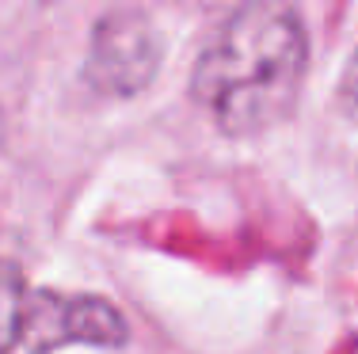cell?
<instances>
[{"mask_svg":"<svg viewBox=\"0 0 358 354\" xmlns=\"http://www.w3.org/2000/svg\"><path fill=\"white\" fill-rule=\"evenodd\" d=\"M309 42L286 0L241 4L202 50L191 91L225 133H259L282 122L305 77Z\"/></svg>","mask_w":358,"mask_h":354,"instance_id":"1","label":"cell"},{"mask_svg":"<svg viewBox=\"0 0 358 354\" xmlns=\"http://www.w3.org/2000/svg\"><path fill=\"white\" fill-rule=\"evenodd\" d=\"M160 57H164L160 35L141 12H110L92 31L84 80L99 96L130 99L157 80Z\"/></svg>","mask_w":358,"mask_h":354,"instance_id":"2","label":"cell"},{"mask_svg":"<svg viewBox=\"0 0 358 354\" xmlns=\"http://www.w3.org/2000/svg\"><path fill=\"white\" fill-rule=\"evenodd\" d=\"M23 343L31 354H50L65 343L118 347L126 343V320L103 297H62L54 290H38L27 297Z\"/></svg>","mask_w":358,"mask_h":354,"instance_id":"3","label":"cell"},{"mask_svg":"<svg viewBox=\"0 0 358 354\" xmlns=\"http://www.w3.org/2000/svg\"><path fill=\"white\" fill-rule=\"evenodd\" d=\"M27 282L20 267L0 259V354H12L15 343H23V316H27Z\"/></svg>","mask_w":358,"mask_h":354,"instance_id":"4","label":"cell"},{"mask_svg":"<svg viewBox=\"0 0 358 354\" xmlns=\"http://www.w3.org/2000/svg\"><path fill=\"white\" fill-rule=\"evenodd\" d=\"M343 91H347V103L358 107V54L351 61V69H347V80H343Z\"/></svg>","mask_w":358,"mask_h":354,"instance_id":"5","label":"cell"}]
</instances>
